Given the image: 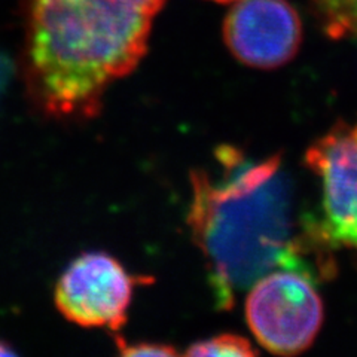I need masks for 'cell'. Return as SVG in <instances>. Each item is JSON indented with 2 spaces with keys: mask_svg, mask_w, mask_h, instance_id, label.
<instances>
[{
  "mask_svg": "<svg viewBox=\"0 0 357 357\" xmlns=\"http://www.w3.org/2000/svg\"><path fill=\"white\" fill-rule=\"evenodd\" d=\"M245 317L258 342L275 354L308 349L321 326L323 304L312 278L292 270H275L252 284Z\"/></svg>",
  "mask_w": 357,
  "mask_h": 357,
  "instance_id": "3957f363",
  "label": "cell"
},
{
  "mask_svg": "<svg viewBox=\"0 0 357 357\" xmlns=\"http://www.w3.org/2000/svg\"><path fill=\"white\" fill-rule=\"evenodd\" d=\"M146 282L106 252H86L66 268L54 299L61 314L84 328L118 331L126 325L134 290Z\"/></svg>",
  "mask_w": 357,
  "mask_h": 357,
  "instance_id": "5b68a950",
  "label": "cell"
},
{
  "mask_svg": "<svg viewBox=\"0 0 357 357\" xmlns=\"http://www.w3.org/2000/svg\"><path fill=\"white\" fill-rule=\"evenodd\" d=\"M116 347L122 356H176L177 350L169 344L160 342H127L116 337Z\"/></svg>",
  "mask_w": 357,
  "mask_h": 357,
  "instance_id": "9c48e42d",
  "label": "cell"
},
{
  "mask_svg": "<svg viewBox=\"0 0 357 357\" xmlns=\"http://www.w3.org/2000/svg\"><path fill=\"white\" fill-rule=\"evenodd\" d=\"M223 38L241 63L275 69L296 55L303 24L287 0H237L223 22Z\"/></svg>",
  "mask_w": 357,
  "mask_h": 357,
  "instance_id": "8992f818",
  "label": "cell"
},
{
  "mask_svg": "<svg viewBox=\"0 0 357 357\" xmlns=\"http://www.w3.org/2000/svg\"><path fill=\"white\" fill-rule=\"evenodd\" d=\"M308 3L329 38L357 36V0H308Z\"/></svg>",
  "mask_w": 357,
  "mask_h": 357,
  "instance_id": "52a82bcc",
  "label": "cell"
},
{
  "mask_svg": "<svg viewBox=\"0 0 357 357\" xmlns=\"http://www.w3.org/2000/svg\"><path fill=\"white\" fill-rule=\"evenodd\" d=\"M213 2H219V3H229V2H237V0H213Z\"/></svg>",
  "mask_w": 357,
  "mask_h": 357,
  "instance_id": "8fae6325",
  "label": "cell"
},
{
  "mask_svg": "<svg viewBox=\"0 0 357 357\" xmlns=\"http://www.w3.org/2000/svg\"><path fill=\"white\" fill-rule=\"evenodd\" d=\"M351 131H353V134H354V136L357 137V126H356L354 128H351Z\"/></svg>",
  "mask_w": 357,
  "mask_h": 357,
  "instance_id": "7c38bea8",
  "label": "cell"
},
{
  "mask_svg": "<svg viewBox=\"0 0 357 357\" xmlns=\"http://www.w3.org/2000/svg\"><path fill=\"white\" fill-rule=\"evenodd\" d=\"M188 356H240V357H249L256 356L252 347V344L237 335L223 333L219 337H213L206 341H199L192 344L191 347L186 350Z\"/></svg>",
  "mask_w": 357,
  "mask_h": 357,
  "instance_id": "ba28073f",
  "label": "cell"
},
{
  "mask_svg": "<svg viewBox=\"0 0 357 357\" xmlns=\"http://www.w3.org/2000/svg\"><path fill=\"white\" fill-rule=\"evenodd\" d=\"M165 0H24L26 79L51 116L98 114L110 84L136 69Z\"/></svg>",
  "mask_w": 357,
  "mask_h": 357,
  "instance_id": "7a4b0ae2",
  "label": "cell"
},
{
  "mask_svg": "<svg viewBox=\"0 0 357 357\" xmlns=\"http://www.w3.org/2000/svg\"><path fill=\"white\" fill-rule=\"evenodd\" d=\"M17 351L5 341L0 340V356H15Z\"/></svg>",
  "mask_w": 357,
  "mask_h": 357,
  "instance_id": "30bf717a",
  "label": "cell"
},
{
  "mask_svg": "<svg viewBox=\"0 0 357 357\" xmlns=\"http://www.w3.org/2000/svg\"><path fill=\"white\" fill-rule=\"evenodd\" d=\"M222 173H191L192 197L188 225L203 252L219 310H229L236 295L275 270L314 278L331 273L321 249L307 232L298 234L290 182L282 158L249 161L236 148L218 149Z\"/></svg>",
  "mask_w": 357,
  "mask_h": 357,
  "instance_id": "6da1fadb",
  "label": "cell"
},
{
  "mask_svg": "<svg viewBox=\"0 0 357 357\" xmlns=\"http://www.w3.org/2000/svg\"><path fill=\"white\" fill-rule=\"evenodd\" d=\"M310 169L321 181V218L304 222L308 237L323 250H357V137L337 127L307 151Z\"/></svg>",
  "mask_w": 357,
  "mask_h": 357,
  "instance_id": "277c9868",
  "label": "cell"
}]
</instances>
